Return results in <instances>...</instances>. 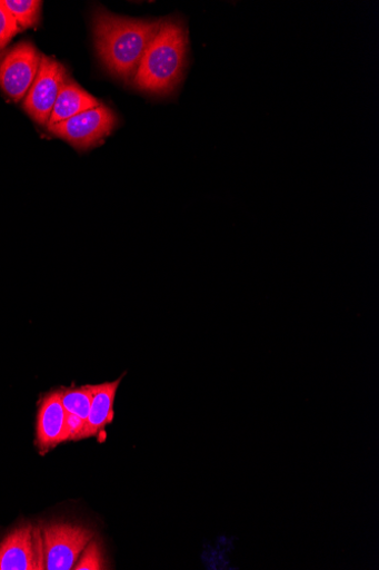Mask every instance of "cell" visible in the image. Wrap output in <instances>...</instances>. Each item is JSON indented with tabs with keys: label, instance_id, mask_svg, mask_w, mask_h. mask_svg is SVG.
Here are the masks:
<instances>
[{
	"label": "cell",
	"instance_id": "1",
	"mask_svg": "<svg viewBox=\"0 0 379 570\" xmlns=\"http://www.w3.org/2000/svg\"><path fill=\"white\" fill-rule=\"evenodd\" d=\"M160 24L161 21L134 20L97 11L93 17L94 43L106 69L126 81L133 78Z\"/></svg>",
	"mask_w": 379,
	"mask_h": 570
},
{
	"label": "cell",
	"instance_id": "2",
	"mask_svg": "<svg viewBox=\"0 0 379 570\" xmlns=\"http://www.w3.org/2000/svg\"><path fill=\"white\" fill-rule=\"evenodd\" d=\"M188 33L178 20L161 21L133 77L144 92L167 96L180 85L188 60Z\"/></svg>",
	"mask_w": 379,
	"mask_h": 570
},
{
	"label": "cell",
	"instance_id": "3",
	"mask_svg": "<svg viewBox=\"0 0 379 570\" xmlns=\"http://www.w3.org/2000/svg\"><path fill=\"white\" fill-rule=\"evenodd\" d=\"M40 535L43 569L71 570L93 539V531L80 524L52 522L40 529Z\"/></svg>",
	"mask_w": 379,
	"mask_h": 570
},
{
	"label": "cell",
	"instance_id": "4",
	"mask_svg": "<svg viewBox=\"0 0 379 570\" xmlns=\"http://www.w3.org/2000/svg\"><path fill=\"white\" fill-rule=\"evenodd\" d=\"M67 78V69L59 61L41 57L38 75L23 102L24 111L33 121L48 126L53 106Z\"/></svg>",
	"mask_w": 379,
	"mask_h": 570
},
{
	"label": "cell",
	"instance_id": "5",
	"mask_svg": "<svg viewBox=\"0 0 379 570\" xmlns=\"http://www.w3.org/2000/svg\"><path fill=\"white\" fill-rule=\"evenodd\" d=\"M118 119L111 109L100 102L94 109L67 121L49 126L51 134L66 139L77 149H89L99 144L116 128Z\"/></svg>",
	"mask_w": 379,
	"mask_h": 570
},
{
	"label": "cell",
	"instance_id": "6",
	"mask_svg": "<svg viewBox=\"0 0 379 570\" xmlns=\"http://www.w3.org/2000/svg\"><path fill=\"white\" fill-rule=\"evenodd\" d=\"M41 57L30 41L14 46L0 61V89L16 102L21 101L38 75Z\"/></svg>",
	"mask_w": 379,
	"mask_h": 570
},
{
	"label": "cell",
	"instance_id": "7",
	"mask_svg": "<svg viewBox=\"0 0 379 570\" xmlns=\"http://www.w3.org/2000/svg\"><path fill=\"white\" fill-rule=\"evenodd\" d=\"M43 569L40 530L24 524L0 542V570Z\"/></svg>",
	"mask_w": 379,
	"mask_h": 570
},
{
	"label": "cell",
	"instance_id": "8",
	"mask_svg": "<svg viewBox=\"0 0 379 570\" xmlns=\"http://www.w3.org/2000/svg\"><path fill=\"white\" fill-rule=\"evenodd\" d=\"M67 410L60 390L44 394L39 403L36 445L41 453L66 442Z\"/></svg>",
	"mask_w": 379,
	"mask_h": 570
},
{
	"label": "cell",
	"instance_id": "9",
	"mask_svg": "<svg viewBox=\"0 0 379 570\" xmlns=\"http://www.w3.org/2000/svg\"><path fill=\"white\" fill-rule=\"evenodd\" d=\"M123 376L114 382L92 385L91 407L79 441L96 436L107 425L112 424L114 420V403Z\"/></svg>",
	"mask_w": 379,
	"mask_h": 570
},
{
	"label": "cell",
	"instance_id": "10",
	"mask_svg": "<svg viewBox=\"0 0 379 570\" xmlns=\"http://www.w3.org/2000/svg\"><path fill=\"white\" fill-rule=\"evenodd\" d=\"M98 106H100L99 100L83 90L68 76L61 88L56 106H53L48 127L67 121Z\"/></svg>",
	"mask_w": 379,
	"mask_h": 570
},
{
	"label": "cell",
	"instance_id": "11",
	"mask_svg": "<svg viewBox=\"0 0 379 570\" xmlns=\"http://www.w3.org/2000/svg\"><path fill=\"white\" fill-rule=\"evenodd\" d=\"M60 395L67 412L76 414V416L86 422L93 396L92 385L61 387Z\"/></svg>",
	"mask_w": 379,
	"mask_h": 570
},
{
	"label": "cell",
	"instance_id": "12",
	"mask_svg": "<svg viewBox=\"0 0 379 570\" xmlns=\"http://www.w3.org/2000/svg\"><path fill=\"white\" fill-rule=\"evenodd\" d=\"M16 19L20 29H28L39 21L42 2L37 0H2L0 2Z\"/></svg>",
	"mask_w": 379,
	"mask_h": 570
},
{
	"label": "cell",
	"instance_id": "13",
	"mask_svg": "<svg viewBox=\"0 0 379 570\" xmlns=\"http://www.w3.org/2000/svg\"><path fill=\"white\" fill-rule=\"evenodd\" d=\"M76 570H100L107 569L102 549L98 541H90L83 550L78 562L76 563Z\"/></svg>",
	"mask_w": 379,
	"mask_h": 570
},
{
	"label": "cell",
	"instance_id": "14",
	"mask_svg": "<svg viewBox=\"0 0 379 570\" xmlns=\"http://www.w3.org/2000/svg\"><path fill=\"white\" fill-rule=\"evenodd\" d=\"M21 31L16 19L0 3V51L7 48L10 41Z\"/></svg>",
	"mask_w": 379,
	"mask_h": 570
},
{
	"label": "cell",
	"instance_id": "15",
	"mask_svg": "<svg viewBox=\"0 0 379 570\" xmlns=\"http://www.w3.org/2000/svg\"><path fill=\"white\" fill-rule=\"evenodd\" d=\"M84 424L86 422L76 416V414L67 413L66 442L79 441Z\"/></svg>",
	"mask_w": 379,
	"mask_h": 570
}]
</instances>
